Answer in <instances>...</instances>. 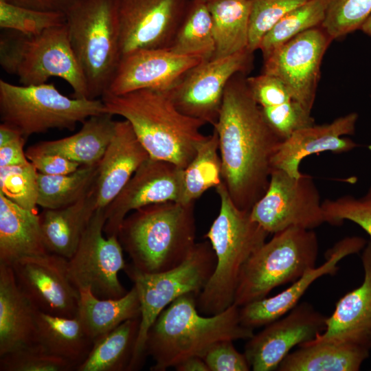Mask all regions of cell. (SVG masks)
<instances>
[{
  "label": "cell",
  "mask_w": 371,
  "mask_h": 371,
  "mask_svg": "<svg viewBox=\"0 0 371 371\" xmlns=\"http://www.w3.org/2000/svg\"><path fill=\"white\" fill-rule=\"evenodd\" d=\"M240 74L227 83L213 127L218 137L223 183L238 208L251 210L268 188L271 158L282 140Z\"/></svg>",
  "instance_id": "obj_1"
},
{
  "label": "cell",
  "mask_w": 371,
  "mask_h": 371,
  "mask_svg": "<svg viewBox=\"0 0 371 371\" xmlns=\"http://www.w3.org/2000/svg\"><path fill=\"white\" fill-rule=\"evenodd\" d=\"M198 295L185 293L165 308L149 328L146 355L154 364L151 371H165L192 357L203 358L215 344L248 339L254 329L241 324L240 307L232 304L223 312L201 315L196 307Z\"/></svg>",
  "instance_id": "obj_2"
},
{
  "label": "cell",
  "mask_w": 371,
  "mask_h": 371,
  "mask_svg": "<svg viewBox=\"0 0 371 371\" xmlns=\"http://www.w3.org/2000/svg\"><path fill=\"white\" fill-rule=\"evenodd\" d=\"M106 111L127 120L150 157L185 168L207 135L206 124L181 113L167 92L139 89L102 96Z\"/></svg>",
  "instance_id": "obj_3"
},
{
  "label": "cell",
  "mask_w": 371,
  "mask_h": 371,
  "mask_svg": "<svg viewBox=\"0 0 371 371\" xmlns=\"http://www.w3.org/2000/svg\"><path fill=\"white\" fill-rule=\"evenodd\" d=\"M194 202L166 201L129 213L117 232L130 264L146 273L170 270L183 262L196 245Z\"/></svg>",
  "instance_id": "obj_4"
},
{
  "label": "cell",
  "mask_w": 371,
  "mask_h": 371,
  "mask_svg": "<svg viewBox=\"0 0 371 371\" xmlns=\"http://www.w3.org/2000/svg\"><path fill=\"white\" fill-rule=\"evenodd\" d=\"M220 199L218 214L204 235L216 256V266L196 297L199 312L206 316L218 314L234 304L242 269L269 234L250 216L238 208L223 183L216 188Z\"/></svg>",
  "instance_id": "obj_5"
},
{
  "label": "cell",
  "mask_w": 371,
  "mask_h": 371,
  "mask_svg": "<svg viewBox=\"0 0 371 371\" xmlns=\"http://www.w3.org/2000/svg\"><path fill=\"white\" fill-rule=\"evenodd\" d=\"M65 14L89 98L97 99L107 91L122 57L115 0H78Z\"/></svg>",
  "instance_id": "obj_6"
},
{
  "label": "cell",
  "mask_w": 371,
  "mask_h": 371,
  "mask_svg": "<svg viewBox=\"0 0 371 371\" xmlns=\"http://www.w3.org/2000/svg\"><path fill=\"white\" fill-rule=\"evenodd\" d=\"M5 30L0 38V65L6 73L16 76L25 86L60 78L72 88L74 98L90 99L65 24L31 36Z\"/></svg>",
  "instance_id": "obj_7"
},
{
  "label": "cell",
  "mask_w": 371,
  "mask_h": 371,
  "mask_svg": "<svg viewBox=\"0 0 371 371\" xmlns=\"http://www.w3.org/2000/svg\"><path fill=\"white\" fill-rule=\"evenodd\" d=\"M319 242L313 229L291 227L273 234L244 265L234 296L239 307L265 298L315 267Z\"/></svg>",
  "instance_id": "obj_8"
},
{
  "label": "cell",
  "mask_w": 371,
  "mask_h": 371,
  "mask_svg": "<svg viewBox=\"0 0 371 371\" xmlns=\"http://www.w3.org/2000/svg\"><path fill=\"white\" fill-rule=\"evenodd\" d=\"M107 113L100 99L70 98L54 84L16 85L0 80V119L27 139L50 129L73 131L91 116Z\"/></svg>",
  "instance_id": "obj_9"
},
{
  "label": "cell",
  "mask_w": 371,
  "mask_h": 371,
  "mask_svg": "<svg viewBox=\"0 0 371 371\" xmlns=\"http://www.w3.org/2000/svg\"><path fill=\"white\" fill-rule=\"evenodd\" d=\"M216 256L208 240L196 243L180 265L164 272L146 273L126 264L124 270L137 289L140 302V326L128 371L142 369L147 357V333L161 312L181 295H199L216 266Z\"/></svg>",
  "instance_id": "obj_10"
},
{
  "label": "cell",
  "mask_w": 371,
  "mask_h": 371,
  "mask_svg": "<svg viewBox=\"0 0 371 371\" xmlns=\"http://www.w3.org/2000/svg\"><path fill=\"white\" fill-rule=\"evenodd\" d=\"M251 219L269 234L291 227L313 229L326 223L319 192L308 175L299 177L273 169L268 188L250 210Z\"/></svg>",
  "instance_id": "obj_11"
},
{
  "label": "cell",
  "mask_w": 371,
  "mask_h": 371,
  "mask_svg": "<svg viewBox=\"0 0 371 371\" xmlns=\"http://www.w3.org/2000/svg\"><path fill=\"white\" fill-rule=\"evenodd\" d=\"M105 211L98 209L74 255L68 260L69 276L78 289L89 287L100 299H115L128 291L121 284L118 273L126 264L117 236L105 238Z\"/></svg>",
  "instance_id": "obj_12"
},
{
  "label": "cell",
  "mask_w": 371,
  "mask_h": 371,
  "mask_svg": "<svg viewBox=\"0 0 371 371\" xmlns=\"http://www.w3.org/2000/svg\"><path fill=\"white\" fill-rule=\"evenodd\" d=\"M252 53L245 49L204 60L189 70L167 93L181 113L214 126L227 83L248 68Z\"/></svg>",
  "instance_id": "obj_13"
},
{
  "label": "cell",
  "mask_w": 371,
  "mask_h": 371,
  "mask_svg": "<svg viewBox=\"0 0 371 371\" xmlns=\"http://www.w3.org/2000/svg\"><path fill=\"white\" fill-rule=\"evenodd\" d=\"M191 0H115L122 56L168 49Z\"/></svg>",
  "instance_id": "obj_14"
},
{
  "label": "cell",
  "mask_w": 371,
  "mask_h": 371,
  "mask_svg": "<svg viewBox=\"0 0 371 371\" xmlns=\"http://www.w3.org/2000/svg\"><path fill=\"white\" fill-rule=\"evenodd\" d=\"M330 40L322 27L304 31L265 58L262 73L278 78L291 99L311 111L322 59Z\"/></svg>",
  "instance_id": "obj_15"
},
{
  "label": "cell",
  "mask_w": 371,
  "mask_h": 371,
  "mask_svg": "<svg viewBox=\"0 0 371 371\" xmlns=\"http://www.w3.org/2000/svg\"><path fill=\"white\" fill-rule=\"evenodd\" d=\"M67 262L47 253L11 265L19 288L38 311L64 317L77 315L79 291L70 280Z\"/></svg>",
  "instance_id": "obj_16"
},
{
  "label": "cell",
  "mask_w": 371,
  "mask_h": 371,
  "mask_svg": "<svg viewBox=\"0 0 371 371\" xmlns=\"http://www.w3.org/2000/svg\"><path fill=\"white\" fill-rule=\"evenodd\" d=\"M327 317L307 302L297 304L282 317L247 339L244 354L253 371L277 370L291 350L313 340L326 328Z\"/></svg>",
  "instance_id": "obj_17"
},
{
  "label": "cell",
  "mask_w": 371,
  "mask_h": 371,
  "mask_svg": "<svg viewBox=\"0 0 371 371\" xmlns=\"http://www.w3.org/2000/svg\"><path fill=\"white\" fill-rule=\"evenodd\" d=\"M183 170L173 163L149 157L104 209L106 237L117 236L124 218L135 210L166 201L181 203Z\"/></svg>",
  "instance_id": "obj_18"
},
{
  "label": "cell",
  "mask_w": 371,
  "mask_h": 371,
  "mask_svg": "<svg viewBox=\"0 0 371 371\" xmlns=\"http://www.w3.org/2000/svg\"><path fill=\"white\" fill-rule=\"evenodd\" d=\"M204 61L198 56L168 49H142L122 56L106 93L121 95L139 89L167 92L192 67Z\"/></svg>",
  "instance_id": "obj_19"
},
{
  "label": "cell",
  "mask_w": 371,
  "mask_h": 371,
  "mask_svg": "<svg viewBox=\"0 0 371 371\" xmlns=\"http://www.w3.org/2000/svg\"><path fill=\"white\" fill-rule=\"evenodd\" d=\"M367 243L359 236H348L338 241L328 250L323 264L306 271L286 289L272 297H266L240 307L241 324L254 329L286 315L298 304L317 279L326 275H335L339 270L338 263L345 257L361 251Z\"/></svg>",
  "instance_id": "obj_20"
},
{
  "label": "cell",
  "mask_w": 371,
  "mask_h": 371,
  "mask_svg": "<svg viewBox=\"0 0 371 371\" xmlns=\"http://www.w3.org/2000/svg\"><path fill=\"white\" fill-rule=\"evenodd\" d=\"M358 119L357 113L338 117L329 124L311 125L293 133L277 146L271 158L273 169L281 170L290 176L302 175L299 166L306 157L324 152L346 153L359 145L342 136L352 135Z\"/></svg>",
  "instance_id": "obj_21"
},
{
  "label": "cell",
  "mask_w": 371,
  "mask_h": 371,
  "mask_svg": "<svg viewBox=\"0 0 371 371\" xmlns=\"http://www.w3.org/2000/svg\"><path fill=\"white\" fill-rule=\"evenodd\" d=\"M364 278L361 284L345 294L326 318L324 330L312 341H335L371 350V240L363 249Z\"/></svg>",
  "instance_id": "obj_22"
},
{
  "label": "cell",
  "mask_w": 371,
  "mask_h": 371,
  "mask_svg": "<svg viewBox=\"0 0 371 371\" xmlns=\"http://www.w3.org/2000/svg\"><path fill=\"white\" fill-rule=\"evenodd\" d=\"M149 155L130 123L116 121L113 137L98 164L93 192L96 210H104Z\"/></svg>",
  "instance_id": "obj_23"
},
{
  "label": "cell",
  "mask_w": 371,
  "mask_h": 371,
  "mask_svg": "<svg viewBox=\"0 0 371 371\" xmlns=\"http://www.w3.org/2000/svg\"><path fill=\"white\" fill-rule=\"evenodd\" d=\"M36 311L19 288L12 267L0 265V356L34 344Z\"/></svg>",
  "instance_id": "obj_24"
},
{
  "label": "cell",
  "mask_w": 371,
  "mask_h": 371,
  "mask_svg": "<svg viewBox=\"0 0 371 371\" xmlns=\"http://www.w3.org/2000/svg\"><path fill=\"white\" fill-rule=\"evenodd\" d=\"M49 253L45 247L40 217L0 193V265Z\"/></svg>",
  "instance_id": "obj_25"
},
{
  "label": "cell",
  "mask_w": 371,
  "mask_h": 371,
  "mask_svg": "<svg viewBox=\"0 0 371 371\" xmlns=\"http://www.w3.org/2000/svg\"><path fill=\"white\" fill-rule=\"evenodd\" d=\"M95 210L93 187L75 203L58 209H43L39 217L48 252L69 260L75 253Z\"/></svg>",
  "instance_id": "obj_26"
},
{
  "label": "cell",
  "mask_w": 371,
  "mask_h": 371,
  "mask_svg": "<svg viewBox=\"0 0 371 371\" xmlns=\"http://www.w3.org/2000/svg\"><path fill=\"white\" fill-rule=\"evenodd\" d=\"M104 113L86 120L79 131L58 139L42 141L27 149L63 156L80 166H93L101 160L114 134L116 121Z\"/></svg>",
  "instance_id": "obj_27"
},
{
  "label": "cell",
  "mask_w": 371,
  "mask_h": 371,
  "mask_svg": "<svg viewBox=\"0 0 371 371\" xmlns=\"http://www.w3.org/2000/svg\"><path fill=\"white\" fill-rule=\"evenodd\" d=\"M93 343L77 316L64 317L37 310L34 344L68 361L75 371L88 356Z\"/></svg>",
  "instance_id": "obj_28"
},
{
  "label": "cell",
  "mask_w": 371,
  "mask_h": 371,
  "mask_svg": "<svg viewBox=\"0 0 371 371\" xmlns=\"http://www.w3.org/2000/svg\"><path fill=\"white\" fill-rule=\"evenodd\" d=\"M369 350L352 344L309 341L291 352L279 371H358L370 356Z\"/></svg>",
  "instance_id": "obj_29"
},
{
  "label": "cell",
  "mask_w": 371,
  "mask_h": 371,
  "mask_svg": "<svg viewBox=\"0 0 371 371\" xmlns=\"http://www.w3.org/2000/svg\"><path fill=\"white\" fill-rule=\"evenodd\" d=\"M89 337L94 340L122 322L140 317V302L133 286L125 295L115 299H100L89 287L79 289L76 315Z\"/></svg>",
  "instance_id": "obj_30"
},
{
  "label": "cell",
  "mask_w": 371,
  "mask_h": 371,
  "mask_svg": "<svg viewBox=\"0 0 371 371\" xmlns=\"http://www.w3.org/2000/svg\"><path fill=\"white\" fill-rule=\"evenodd\" d=\"M140 326V317L129 319L93 340L76 371H128Z\"/></svg>",
  "instance_id": "obj_31"
},
{
  "label": "cell",
  "mask_w": 371,
  "mask_h": 371,
  "mask_svg": "<svg viewBox=\"0 0 371 371\" xmlns=\"http://www.w3.org/2000/svg\"><path fill=\"white\" fill-rule=\"evenodd\" d=\"M207 5L216 45L214 58L248 49L250 0H209Z\"/></svg>",
  "instance_id": "obj_32"
},
{
  "label": "cell",
  "mask_w": 371,
  "mask_h": 371,
  "mask_svg": "<svg viewBox=\"0 0 371 371\" xmlns=\"http://www.w3.org/2000/svg\"><path fill=\"white\" fill-rule=\"evenodd\" d=\"M168 49L180 55L198 56L204 60L214 57L216 45L212 20L207 2L190 1Z\"/></svg>",
  "instance_id": "obj_33"
},
{
  "label": "cell",
  "mask_w": 371,
  "mask_h": 371,
  "mask_svg": "<svg viewBox=\"0 0 371 371\" xmlns=\"http://www.w3.org/2000/svg\"><path fill=\"white\" fill-rule=\"evenodd\" d=\"M98 164L81 166L66 175H45L38 172V205L43 209H58L78 201L93 187Z\"/></svg>",
  "instance_id": "obj_34"
},
{
  "label": "cell",
  "mask_w": 371,
  "mask_h": 371,
  "mask_svg": "<svg viewBox=\"0 0 371 371\" xmlns=\"http://www.w3.org/2000/svg\"><path fill=\"white\" fill-rule=\"evenodd\" d=\"M218 137L213 129L197 146L196 154L183 170L181 203L195 202L203 193L223 183Z\"/></svg>",
  "instance_id": "obj_35"
},
{
  "label": "cell",
  "mask_w": 371,
  "mask_h": 371,
  "mask_svg": "<svg viewBox=\"0 0 371 371\" xmlns=\"http://www.w3.org/2000/svg\"><path fill=\"white\" fill-rule=\"evenodd\" d=\"M325 12L324 0H308L285 14L262 38L258 49L263 58L302 32L321 25Z\"/></svg>",
  "instance_id": "obj_36"
},
{
  "label": "cell",
  "mask_w": 371,
  "mask_h": 371,
  "mask_svg": "<svg viewBox=\"0 0 371 371\" xmlns=\"http://www.w3.org/2000/svg\"><path fill=\"white\" fill-rule=\"evenodd\" d=\"M65 14L23 7L0 0V27L25 35L38 34L65 24Z\"/></svg>",
  "instance_id": "obj_37"
},
{
  "label": "cell",
  "mask_w": 371,
  "mask_h": 371,
  "mask_svg": "<svg viewBox=\"0 0 371 371\" xmlns=\"http://www.w3.org/2000/svg\"><path fill=\"white\" fill-rule=\"evenodd\" d=\"M0 193L20 207L36 212L38 172L27 164L0 167Z\"/></svg>",
  "instance_id": "obj_38"
},
{
  "label": "cell",
  "mask_w": 371,
  "mask_h": 371,
  "mask_svg": "<svg viewBox=\"0 0 371 371\" xmlns=\"http://www.w3.org/2000/svg\"><path fill=\"white\" fill-rule=\"evenodd\" d=\"M325 17L321 25L330 39L360 29L371 13V0H324Z\"/></svg>",
  "instance_id": "obj_39"
},
{
  "label": "cell",
  "mask_w": 371,
  "mask_h": 371,
  "mask_svg": "<svg viewBox=\"0 0 371 371\" xmlns=\"http://www.w3.org/2000/svg\"><path fill=\"white\" fill-rule=\"evenodd\" d=\"M308 0H250L248 49H258L263 36L288 12Z\"/></svg>",
  "instance_id": "obj_40"
},
{
  "label": "cell",
  "mask_w": 371,
  "mask_h": 371,
  "mask_svg": "<svg viewBox=\"0 0 371 371\" xmlns=\"http://www.w3.org/2000/svg\"><path fill=\"white\" fill-rule=\"evenodd\" d=\"M326 223L341 225L347 220L361 227L371 238V186L359 198L344 195L322 202Z\"/></svg>",
  "instance_id": "obj_41"
},
{
  "label": "cell",
  "mask_w": 371,
  "mask_h": 371,
  "mask_svg": "<svg viewBox=\"0 0 371 371\" xmlns=\"http://www.w3.org/2000/svg\"><path fill=\"white\" fill-rule=\"evenodd\" d=\"M0 371H75V366L34 344L0 356Z\"/></svg>",
  "instance_id": "obj_42"
},
{
  "label": "cell",
  "mask_w": 371,
  "mask_h": 371,
  "mask_svg": "<svg viewBox=\"0 0 371 371\" xmlns=\"http://www.w3.org/2000/svg\"><path fill=\"white\" fill-rule=\"evenodd\" d=\"M261 109L267 124L281 140L301 128L315 124L311 111L293 100Z\"/></svg>",
  "instance_id": "obj_43"
},
{
  "label": "cell",
  "mask_w": 371,
  "mask_h": 371,
  "mask_svg": "<svg viewBox=\"0 0 371 371\" xmlns=\"http://www.w3.org/2000/svg\"><path fill=\"white\" fill-rule=\"evenodd\" d=\"M252 97L261 108L277 106L291 99L284 84L276 77L265 73L246 78Z\"/></svg>",
  "instance_id": "obj_44"
},
{
  "label": "cell",
  "mask_w": 371,
  "mask_h": 371,
  "mask_svg": "<svg viewBox=\"0 0 371 371\" xmlns=\"http://www.w3.org/2000/svg\"><path fill=\"white\" fill-rule=\"evenodd\" d=\"M232 340H224L212 346L202 358L210 371H249L250 365L244 352L234 347Z\"/></svg>",
  "instance_id": "obj_45"
},
{
  "label": "cell",
  "mask_w": 371,
  "mask_h": 371,
  "mask_svg": "<svg viewBox=\"0 0 371 371\" xmlns=\"http://www.w3.org/2000/svg\"><path fill=\"white\" fill-rule=\"evenodd\" d=\"M28 160L38 173L45 175H66L76 171L81 166L56 154L38 153L26 149Z\"/></svg>",
  "instance_id": "obj_46"
},
{
  "label": "cell",
  "mask_w": 371,
  "mask_h": 371,
  "mask_svg": "<svg viewBox=\"0 0 371 371\" xmlns=\"http://www.w3.org/2000/svg\"><path fill=\"white\" fill-rule=\"evenodd\" d=\"M26 140L21 136L0 146V167L21 165L30 161L24 150Z\"/></svg>",
  "instance_id": "obj_47"
},
{
  "label": "cell",
  "mask_w": 371,
  "mask_h": 371,
  "mask_svg": "<svg viewBox=\"0 0 371 371\" xmlns=\"http://www.w3.org/2000/svg\"><path fill=\"white\" fill-rule=\"evenodd\" d=\"M7 2L25 8L65 12L78 0H5Z\"/></svg>",
  "instance_id": "obj_48"
},
{
  "label": "cell",
  "mask_w": 371,
  "mask_h": 371,
  "mask_svg": "<svg viewBox=\"0 0 371 371\" xmlns=\"http://www.w3.org/2000/svg\"><path fill=\"white\" fill-rule=\"evenodd\" d=\"M177 371H210L204 360L199 357H190L175 366Z\"/></svg>",
  "instance_id": "obj_49"
},
{
  "label": "cell",
  "mask_w": 371,
  "mask_h": 371,
  "mask_svg": "<svg viewBox=\"0 0 371 371\" xmlns=\"http://www.w3.org/2000/svg\"><path fill=\"white\" fill-rule=\"evenodd\" d=\"M21 136L23 135L12 127L3 123L0 124V146Z\"/></svg>",
  "instance_id": "obj_50"
},
{
  "label": "cell",
  "mask_w": 371,
  "mask_h": 371,
  "mask_svg": "<svg viewBox=\"0 0 371 371\" xmlns=\"http://www.w3.org/2000/svg\"><path fill=\"white\" fill-rule=\"evenodd\" d=\"M359 30H361L366 34L371 36V13L363 23Z\"/></svg>",
  "instance_id": "obj_51"
},
{
  "label": "cell",
  "mask_w": 371,
  "mask_h": 371,
  "mask_svg": "<svg viewBox=\"0 0 371 371\" xmlns=\"http://www.w3.org/2000/svg\"><path fill=\"white\" fill-rule=\"evenodd\" d=\"M201 1H203L207 2V1H209V0H201Z\"/></svg>",
  "instance_id": "obj_52"
}]
</instances>
